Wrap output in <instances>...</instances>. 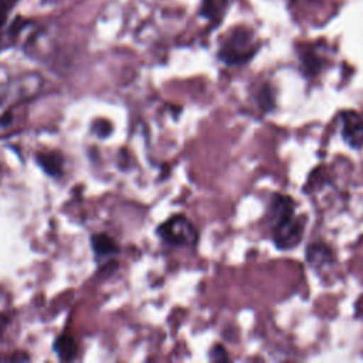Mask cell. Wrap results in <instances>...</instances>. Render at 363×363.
<instances>
[{
    "instance_id": "obj_1",
    "label": "cell",
    "mask_w": 363,
    "mask_h": 363,
    "mask_svg": "<svg viewBox=\"0 0 363 363\" xmlns=\"http://www.w3.org/2000/svg\"><path fill=\"white\" fill-rule=\"evenodd\" d=\"M272 218V240L277 248L288 251L296 247L303 235V218L295 216V201L286 196L275 193L269 203Z\"/></svg>"
},
{
    "instance_id": "obj_2",
    "label": "cell",
    "mask_w": 363,
    "mask_h": 363,
    "mask_svg": "<svg viewBox=\"0 0 363 363\" xmlns=\"http://www.w3.org/2000/svg\"><path fill=\"white\" fill-rule=\"evenodd\" d=\"M259 48L254 31L248 27H234L218 50V60L228 67L244 65L252 60Z\"/></svg>"
},
{
    "instance_id": "obj_3",
    "label": "cell",
    "mask_w": 363,
    "mask_h": 363,
    "mask_svg": "<svg viewBox=\"0 0 363 363\" xmlns=\"http://www.w3.org/2000/svg\"><path fill=\"white\" fill-rule=\"evenodd\" d=\"M160 242L172 248L196 247L199 242V230L184 214H172L155 230Z\"/></svg>"
},
{
    "instance_id": "obj_4",
    "label": "cell",
    "mask_w": 363,
    "mask_h": 363,
    "mask_svg": "<svg viewBox=\"0 0 363 363\" xmlns=\"http://www.w3.org/2000/svg\"><path fill=\"white\" fill-rule=\"evenodd\" d=\"M340 135L345 143L352 149L363 147V113L357 111H342Z\"/></svg>"
},
{
    "instance_id": "obj_5",
    "label": "cell",
    "mask_w": 363,
    "mask_h": 363,
    "mask_svg": "<svg viewBox=\"0 0 363 363\" xmlns=\"http://www.w3.org/2000/svg\"><path fill=\"white\" fill-rule=\"evenodd\" d=\"M34 159L44 174H47L54 180L62 179L65 173V160L60 150L51 149V150L37 152Z\"/></svg>"
},
{
    "instance_id": "obj_6",
    "label": "cell",
    "mask_w": 363,
    "mask_h": 363,
    "mask_svg": "<svg viewBox=\"0 0 363 363\" xmlns=\"http://www.w3.org/2000/svg\"><path fill=\"white\" fill-rule=\"evenodd\" d=\"M89 245L96 264H102L121 252L119 244L106 233H94L89 237Z\"/></svg>"
},
{
    "instance_id": "obj_7",
    "label": "cell",
    "mask_w": 363,
    "mask_h": 363,
    "mask_svg": "<svg viewBox=\"0 0 363 363\" xmlns=\"http://www.w3.org/2000/svg\"><path fill=\"white\" fill-rule=\"evenodd\" d=\"M52 352L61 362H72L78 357V343L68 332H61L52 342Z\"/></svg>"
},
{
    "instance_id": "obj_8",
    "label": "cell",
    "mask_w": 363,
    "mask_h": 363,
    "mask_svg": "<svg viewBox=\"0 0 363 363\" xmlns=\"http://www.w3.org/2000/svg\"><path fill=\"white\" fill-rule=\"evenodd\" d=\"M306 262L313 268V269H322L323 267H328L335 261L333 251L322 242H313L306 248L305 252Z\"/></svg>"
},
{
    "instance_id": "obj_9",
    "label": "cell",
    "mask_w": 363,
    "mask_h": 363,
    "mask_svg": "<svg viewBox=\"0 0 363 363\" xmlns=\"http://www.w3.org/2000/svg\"><path fill=\"white\" fill-rule=\"evenodd\" d=\"M228 0H203L200 14L211 21H220L227 10Z\"/></svg>"
},
{
    "instance_id": "obj_10",
    "label": "cell",
    "mask_w": 363,
    "mask_h": 363,
    "mask_svg": "<svg viewBox=\"0 0 363 363\" xmlns=\"http://www.w3.org/2000/svg\"><path fill=\"white\" fill-rule=\"evenodd\" d=\"M257 102H258L259 108L264 112H268V111L274 109V106H275V94H274L269 84H264L259 88L258 94H257Z\"/></svg>"
},
{
    "instance_id": "obj_11",
    "label": "cell",
    "mask_w": 363,
    "mask_h": 363,
    "mask_svg": "<svg viewBox=\"0 0 363 363\" xmlns=\"http://www.w3.org/2000/svg\"><path fill=\"white\" fill-rule=\"evenodd\" d=\"M301 61H302V69H303L305 75L312 77V75L319 72V69H320V60L312 51L308 50V51L302 52L301 54Z\"/></svg>"
},
{
    "instance_id": "obj_12",
    "label": "cell",
    "mask_w": 363,
    "mask_h": 363,
    "mask_svg": "<svg viewBox=\"0 0 363 363\" xmlns=\"http://www.w3.org/2000/svg\"><path fill=\"white\" fill-rule=\"evenodd\" d=\"M208 357H210L211 360H216V362H225V360H230V356H228V353H227V349H225L223 345H220V343L214 345V346L210 349Z\"/></svg>"
},
{
    "instance_id": "obj_13",
    "label": "cell",
    "mask_w": 363,
    "mask_h": 363,
    "mask_svg": "<svg viewBox=\"0 0 363 363\" xmlns=\"http://www.w3.org/2000/svg\"><path fill=\"white\" fill-rule=\"evenodd\" d=\"M92 132L98 136V138H109V135L112 133V130H113V128H112V125L109 123V122H105V121H102V123H99V122H96V123H94L92 125Z\"/></svg>"
},
{
    "instance_id": "obj_14",
    "label": "cell",
    "mask_w": 363,
    "mask_h": 363,
    "mask_svg": "<svg viewBox=\"0 0 363 363\" xmlns=\"http://www.w3.org/2000/svg\"><path fill=\"white\" fill-rule=\"evenodd\" d=\"M9 322H10V318L6 315V313H1L0 312V339L3 337L7 326H9Z\"/></svg>"
},
{
    "instance_id": "obj_15",
    "label": "cell",
    "mask_w": 363,
    "mask_h": 363,
    "mask_svg": "<svg viewBox=\"0 0 363 363\" xmlns=\"http://www.w3.org/2000/svg\"><path fill=\"white\" fill-rule=\"evenodd\" d=\"M7 360H30V356L24 352H14L11 356L7 357Z\"/></svg>"
}]
</instances>
